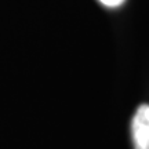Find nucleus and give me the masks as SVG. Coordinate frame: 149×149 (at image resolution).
<instances>
[{"label":"nucleus","mask_w":149,"mask_h":149,"mask_svg":"<svg viewBox=\"0 0 149 149\" xmlns=\"http://www.w3.org/2000/svg\"><path fill=\"white\" fill-rule=\"evenodd\" d=\"M100 1L107 7H119L120 4L124 3V0H100Z\"/></svg>","instance_id":"2"},{"label":"nucleus","mask_w":149,"mask_h":149,"mask_svg":"<svg viewBox=\"0 0 149 149\" xmlns=\"http://www.w3.org/2000/svg\"><path fill=\"white\" fill-rule=\"evenodd\" d=\"M134 149H149V105H141L131 122Z\"/></svg>","instance_id":"1"}]
</instances>
